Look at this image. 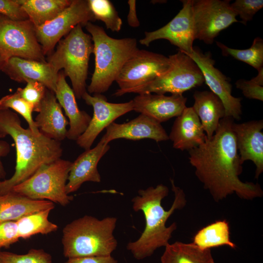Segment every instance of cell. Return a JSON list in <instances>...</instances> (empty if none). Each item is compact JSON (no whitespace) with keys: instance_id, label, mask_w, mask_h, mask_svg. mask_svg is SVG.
Instances as JSON below:
<instances>
[{"instance_id":"f35d334b","label":"cell","mask_w":263,"mask_h":263,"mask_svg":"<svg viewBox=\"0 0 263 263\" xmlns=\"http://www.w3.org/2000/svg\"><path fill=\"white\" fill-rule=\"evenodd\" d=\"M64 263H119L112 256L106 257H88L68 259Z\"/></svg>"},{"instance_id":"7c38bea8","label":"cell","mask_w":263,"mask_h":263,"mask_svg":"<svg viewBox=\"0 0 263 263\" xmlns=\"http://www.w3.org/2000/svg\"><path fill=\"white\" fill-rule=\"evenodd\" d=\"M95 19L88 0H72L71 4L52 20L36 28V35L44 56L51 54L62 37L75 26H85Z\"/></svg>"},{"instance_id":"4fadbf2b","label":"cell","mask_w":263,"mask_h":263,"mask_svg":"<svg viewBox=\"0 0 263 263\" xmlns=\"http://www.w3.org/2000/svg\"><path fill=\"white\" fill-rule=\"evenodd\" d=\"M82 98L94 110L93 116L87 128L76 140V144L85 150L91 149L99 134L116 119L133 111L132 100L125 103H111L102 94L91 95L87 92Z\"/></svg>"},{"instance_id":"ffe728a7","label":"cell","mask_w":263,"mask_h":263,"mask_svg":"<svg viewBox=\"0 0 263 263\" xmlns=\"http://www.w3.org/2000/svg\"><path fill=\"white\" fill-rule=\"evenodd\" d=\"M110 149L109 144L99 141L95 147L85 150L72 162L66 186L68 194L76 191L86 182H101L97 165Z\"/></svg>"},{"instance_id":"d4e9b609","label":"cell","mask_w":263,"mask_h":263,"mask_svg":"<svg viewBox=\"0 0 263 263\" xmlns=\"http://www.w3.org/2000/svg\"><path fill=\"white\" fill-rule=\"evenodd\" d=\"M54 207L50 201L33 200L12 190L0 193V222L16 221L35 212L53 209Z\"/></svg>"},{"instance_id":"277c9868","label":"cell","mask_w":263,"mask_h":263,"mask_svg":"<svg viewBox=\"0 0 263 263\" xmlns=\"http://www.w3.org/2000/svg\"><path fill=\"white\" fill-rule=\"evenodd\" d=\"M117 218L101 220L85 215L67 224L63 229V255L68 259L112 256L117 241L113 235Z\"/></svg>"},{"instance_id":"ab89813d","label":"cell","mask_w":263,"mask_h":263,"mask_svg":"<svg viewBox=\"0 0 263 263\" xmlns=\"http://www.w3.org/2000/svg\"><path fill=\"white\" fill-rule=\"evenodd\" d=\"M129 12L127 16V21L129 25L132 27L139 26L140 23L138 19L136 10V1L134 0H128Z\"/></svg>"},{"instance_id":"f1b7e54d","label":"cell","mask_w":263,"mask_h":263,"mask_svg":"<svg viewBox=\"0 0 263 263\" xmlns=\"http://www.w3.org/2000/svg\"><path fill=\"white\" fill-rule=\"evenodd\" d=\"M52 210L35 212L16 221L19 238L27 239L36 234H47L57 230V225L48 220Z\"/></svg>"},{"instance_id":"74e56055","label":"cell","mask_w":263,"mask_h":263,"mask_svg":"<svg viewBox=\"0 0 263 263\" xmlns=\"http://www.w3.org/2000/svg\"><path fill=\"white\" fill-rule=\"evenodd\" d=\"M0 14L14 20L28 19L18 0H0Z\"/></svg>"},{"instance_id":"60d3db41","label":"cell","mask_w":263,"mask_h":263,"mask_svg":"<svg viewBox=\"0 0 263 263\" xmlns=\"http://www.w3.org/2000/svg\"><path fill=\"white\" fill-rule=\"evenodd\" d=\"M10 151V146L5 141L0 140V179L5 178L6 173L1 161V158L5 157L8 154Z\"/></svg>"},{"instance_id":"3957f363","label":"cell","mask_w":263,"mask_h":263,"mask_svg":"<svg viewBox=\"0 0 263 263\" xmlns=\"http://www.w3.org/2000/svg\"><path fill=\"white\" fill-rule=\"evenodd\" d=\"M8 135L15 145V171L10 178L0 181V193L10 191L44 165L60 158L63 152L60 142L41 133L36 135L30 129L21 126L16 113L10 109H0V138Z\"/></svg>"},{"instance_id":"e0dca14e","label":"cell","mask_w":263,"mask_h":263,"mask_svg":"<svg viewBox=\"0 0 263 263\" xmlns=\"http://www.w3.org/2000/svg\"><path fill=\"white\" fill-rule=\"evenodd\" d=\"M232 128L241 163L251 161L256 167L255 178L258 179L263 172V120L234 122Z\"/></svg>"},{"instance_id":"b9f144b4","label":"cell","mask_w":263,"mask_h":263,"mask_svg":"<svg viewBox=\"0 0 263 263\" xmlns=\"http://www.w3.org/2000/svg\"><path fill=\"white\" fill-rule=\"evenodd\" d=\"M5 62V61L0 55V71H1V69Z\"/></svg>"},{"instance_id":"cb8c5ba5","label":"cell","mask_w":263,"mask_h":263,"mask_svg":"<svg viewBox=\"0 0 263 263\" xmlns=\"http://www.w3.org/2000/svg\"><path fill=\"white\" fill-rule=\"evenodd\" d=\"M192 107L198 116L207 138H210L225 117V109L221 99L211 91H196Z\"/></svg>"},{"instance_id":"4dcf8cb0","label":"cell","mask_w":263,"mask_h":263,"mask_svg":"<svg viewBox=\"0 0 263 263\" xmlns=\"http://www.w3.org/2000/svg\"><path fill=\"white\" fill-rule=\"evenodd\" d=\"M91 11L95 20L103 22L108 29L119 32L122 20L113 3L109 0H88Z\"/></svg>"},{"instance_id":"9c48e42d","label":"cell","mask_w":263,"mask_h":263,"mask_svg":"<svg viewBox=\"0 0 263 263\" xmlns=\"http://www.w3.org/2000/svg\"><path fill=\"white\" fill-rule=\"evenodd\" d=\"M29 20H14L0 14V55L5 61L19 57L46 61Z\"/></svg>"},{"instance_id":"ac0fdd59","label":"cell","mask_w":263,"mask_h":263,"mask_svg":"<svg viewBox=\"0 0 263 263\" xmlns=\"http://www.w3.org/2000/svg\"><path fill=\"white\" fill-rule=\"evenodd\" d=\"M1 71L16 82L37 81L50 91L56 92L58 73L47 61L12 57L4 62Z\"/></svg>"},{"instance_id":"30bf717a","label":"cell","mask_w":263,"mask_h":263,"mask_svg":"<svg viewBox=\"0 0 263 263\" xmlns=\"http://www.w3.org/2000/svg\"><path fill=\"white\" fill-rule=\"evenodd\" d=\"M170 66L169 57L139 49L122 67L115 80L119 88L113 95L121 96L152 81L165 74Z\"/></svg>"},{"instance_id":"e575fe53","label":"cell","mask_w":263,"mask_h":263,"mask_svg":"<svg viewBox=\"0 0 263 263\" xmlns=\"http://www.w3.org/2000/svg\"><path fill=\"white\" fill-rule=\"evenodd\" d=\"M258 75L250 80L240 79L235 83L237 89L248 99L263 100V68L258 71Z\"/></svg>"},{"instance_id":"d6986e66","label":"cell","mask_w":263,"mask_h":263,"mask_svg":"<svg viewBox=\"0 0 263 263\" xmlns=\"http://www.w3.org/2000/svg\"><path fill=\"white\" fill-rule=\"evenodd\" d=\"M187 101L180 94H140L132 99L133 111L161 123L180 115L186 107Z\"/></svg>"},{"instance_id":"9a60e30c","label":"cell","mask_w":263,"mask_h":263,"mask_svg":"<svg viewBox=\"0 0 263 263\" xmlns=\"http://www.w3.org/2000/svg\"><path fill=\"white\" fill-rule=\"evenodd\" d=\"M186 54L196 63L210 91L223 102L225 109V117L240 120L242 114V99L232 95V85L229 80L214 67L215 60L212 58L210 53H203L199 49L193 47L192 53Z\"/></svg>"},{"instance_id":"d6a6232c","label":"cell","mask_w":263,"mask_h":263,"mask_svg":"<svg viewBox=\"0 0 263 263\" xmlns=\"http://www.w3.org/2000/svg\"><path fill=\"white\" fill-rule=\"evenodd\" d=\"M0 263H52V259L50 254L43 249H31L23 255L0 252Z\"/></svg>"},{"instance_id":"ba28073f","label":"cell","mask_w":263,"mask_h":263,"mask_svg":"<svg viewBox=\"0 0 263 263\" xmlns=\"http://www.w3.org/2000/svg\"><path fill=\"white\" fill-rule=\"evenodd\" d=\"M169 57L171 66L165 74L144 85L128 91L126 94H164L169 93L183 95L184 92L205 82L200 69L186 54L178 51Z\"/></svg>"},{"instance_id":"603a6c76","label":"cell","mask_w":263,"mask_h":263,"mask_svg":"<svg viewBox=\"0 0 263 263\" xmlns=\"http://www.w3.org/2000/svg\"><path fill=\"white\" fill-rule=\"evenodd\" d=\"M35 122L40 132L44 136L60 142L66 138L69 124L55 93L47 89L38 114Z\"/></svg>"},{"instance_id":"44dd1931","label":"cell","mask_w":263,"mask_h":263,"mask_svg":"<svg viewBox=\"0 0 263 263\" xmlns=\"http://www.w3.org/2000/svg\"><path fill=\"white\" fill-rule=\"evenodd\" d=\"M173 147L189 151L203 144L207 137L192 107H186L176 117L169 135Z\"/></svg>"},{"instance_id":"836d02e7","label":"cell","mask_w":263,"mask_h":263,"mask_svg":"<svg viewBox=\"0 0 263 263\" xmlns=\"http://www.w3.org/2000/svg\"><path fill=\"white\" fill-rule=\"evenodd\" d=\"M46 90V87L41 83L30 80L26 82L25 87H19L16 91L24 100L33 107L34 112L38 113Z\"/></svg>"},{"instance_id":"5bb4252c","label":"cell","mask_w":263,"mask_h":263,"mask_svg":"<svg viewBox=\"0 0 263 263\" xmlns=\"http://www.w3.org/2000/svg\"><path fill=\"white\" fill-rule=\"evenodd\" d=\"M183 7L176 16L163 27L152 32H145L139 40L142 45L149 46L157 39H167L178 48V51L190 54L195 40L193 20V0H181Z\"/></svg>"},{"instance_id":"f546056e","label":"cell","mask_w":263,"mask_h":263,"mask_svg":"<svg viewBox=\"0 0 263 263\" xmlns=\"http://www.w3.org/2000/svg\"><path fill=\"white\" fill-rule=\"evenodd\" d=\"M216 43L224 56H231L245 62L257 71L263 68V40L261 38H255L251 46L244 50L231 48L218 41Z\"/></svg>"},{"instance_id":"5b68a950","label":"cell","mask_w":263,"mask_h":263,"mask_svg":"<svg viewBox=\"0 0 263 263\" xmlns=\"http://www.w3.org/2000/svg\"><path fill=\"white\" fill-rule=\"evenodd\" d=\"M85 27L92 37L95 58L94 70L88 92L90 94H101L108 90L124 64L138 50L137 40L113 38L102 27L91 22Z\"/></svg>"},{"instance_id":"1f68e13d","label":"cell","mask_w":263,"mask_h":263,"mask_svg":"<svg viewBox=\"0 0 263 263\" xmlns=\"http://www.w3.org/2000/svg\"><path fill=\"white\" fill-rule=\"evenodd\" d=\"M12 109L21 115L27 122L29 129L36 135L41 134L32 117L33 107L24 100L16 91L14 94L3 96L0 99V109Z\"/></svg>"},{"instance_id":"7a4b0ae2","label":"cell","mask_w":263,"mask_h":263,"mask_svg":"<svg viewBox=\"0 0 263 263\" xmlns=\"http://www.w3.org/2000/svg\"><path fill=\"white\" fill-rule=\"evenodd\" d=\"M170 182L174 198L168 210L164 208L161 203L168 195L169 189L162 184L138 190V195L132 200L133 210L142 211L145 219V227L140 237L127 245V250L136 260L150 257L158 248L165 247L177 228L176 223L167 226L166 222L176 210L185 207L187 200L184 190L175 185L173 179H170Z\"/></svg>"},{"instance_id":"83f0119b","label":"cell","mask_w":263,"mask_h":263,"mask_svg":"<svg viewBox=\"0 0 263 263\" xmlns=\"http://www.w3.org/2000/svg\"><path fill=\"white\" fill-rule=\"evenodd\" d=\"M230 225L225 219L216 221L199 229L192 238V243L203 249L227 246L237 247L230 239Z\"/></svg>"},{"instance_id":"8fae6325","label":"cell","mask_w":263,"mask_h":263,"mask_svg":"<svg viewBox=\"0 0 263 263\" xmlns=\"http://www.w3.org/2000/svg\"><path fill=\"white\" fill-rule=\"evenodd\" d=\"M229 0H193L195 39L212 44L220 33L239 21Z\"/></svg>"},{"instance_id":"52a82bcc","label":"cell","mask_w":263,"mask_h":263,"mask_svg":"<svg viewBox=\"0 0 263 263\" xmlns=\"http://www.w3.org/2000/svg\"><path fill=\"white\" fill-rule=\"evenodd\" d=\"M72 164L60 158L44 165L11 190L33 200H48L66 206L74 199L66 191Z\"/></svg>"},{"instance_id":"2e32d148","label":"cell","mask_w":263,"mask_h":263,"mask_svg":"<svg viewBox=\"0 0 263 263\" xmlns=\"http://www.w3.org/2000/svg\"><path fill=\"white\" fill-rule=\"evenodd\" d=\"M106 130V133L100 140L104 144L121 138L132 140L151 139L157 142L169 139V135L160 123L143 114L126 123L113 122Z\"/></svg>"},{"instance_id":"484cf974","label":"cell","mask_w":263,"mask_h":263,"mask_svg":"<svg viewBox=\"0 0 263 263\" xmlns=\"http://www.w3.org/2000/svg\"><path fill=\"white\" fill-rule=\"evenodd\" d=\"M161 263H215L210 249H203L191 243L176 241L169 244L161 257Z\"/></svg>"},{"instance_id":"7402d4cb","label":"cell","mask_w":263,"mask_h":263,"mask_svg":"<svg viewBox=\"0 0 263 263\" xmlns=\"http://www.w3.org/2000/svg\"><path fill=\"white\" fill-rule=\"evenodd\" d=\"M55 94L69 120L70 128L67 130L66 138L76 141L86 131L92 117L85 111L79 109L74 92L67 83L62 70L58 74Z\"/></svg>"},{"instance_id":"4316f807","label":"cell","mask_w":263,"mask_h":263,"mask_svg":"<svg viewBox=\"0 0 263 263\" xmlns=\"http://www.w3.org/2000/svg\"><path fill=\"white\" fill-rule=\"evenodd\" d=\"M35 28L55 18L71 4L72 0H18Z\"/></svg>"},{"instance_id":"d590c367","label":"cell","mask_w":263,"mask_h":263,"mask_svg":"<svg viewBox=\"0 0 263 263\" xmlns=\"http://www.w3.org/2000/svg\"><path fill=\"white\" fill-rule=\"evenodd\" d=\"M230 6L237 16L242 19V22L246 25L251 20L257 12L263 7V0H236Z\"/></svg>"},{"instance_id":"8d00e7d4","label":"cell","mask_w":263,"mask_h":263,"mask_svg":"<svg viewBox=\"0 0 263 263\" xmlns=\"http://www.w3.org/2000/svg\"><path fill=\"white\" fill-rule=\"evenodd\" d=\"M19 239L16 221H7L0 222V249L9 247Z\"/></svg>"},{"instance_id":"6da1fadb","label":"cell","mask_w":263,"mask_h":263,"mask_svg":"<svg viewBox=\"0 0 263 263\" xmlns=\"http://www.w3.org/2000/svg\"><path fill=\"white\" fill-rule=\"evenodd\" d=\"M233 122L231 117H224L210 138L188 151L189 163L196 176L216 202L234 193L246 200L263 195L259 184L240 179L243 164L232 128Z\"/></svg>"},{"instance_id":"8992f818","label":"cell","mask_w":263,"mask_h":263,"mask_svg":"<svg viewBox=\"0 0 263 263\" xmlns=\"http://www.w3.org/2000/svg\"><path fill=\"white\" fill-rule=\"evenodd\" d=\"M94 52L90 35L85 33L81 25L75 26L64 39L58 42L55 52L46 61L57 74L60 70L70 78L75 97L82 98L86 91L89 62Z\"/></svg>"}]
</instances>
